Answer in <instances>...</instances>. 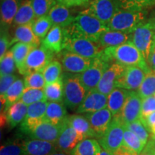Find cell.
Returning a JSON list of instances; mask_svg holds the SVG:
<instances>
[{"label":"cell","instance_id":"cell-1","mask_svg":"<svg viewBox=\"0 0 155 155\" xmlns=\"http://www.w3.org/2000/svg\"><path fill=\"white\" fill-rule=\"evenodd\" d=\"M98 55L108 63H116L125 67L139 66L147 72L151 71L142 54L132 41L116 47L104 48Z\"/></svg>","mask_w":155,"mask_h":155},{"label":"cell","instance_id":"cell-2","mask_svg":"<svg viewBox=\"0 0 155 155\" xmlns=\"http://www.w3.org/2000/svg\"><path fill=\"white\" fill-rule=\"evenodd\" d=\"M108 30L106 24L83 12L75 17L73 24L66 28L67 33L70 36L81 37L97 43L101 35Z\"/></svg>","mask_w":155,"mask_h":155},{"label":"cell","instance_id":"cell-3","mask_svg":"<svg viewBox=\"0 0 155 155\" xmlns=\"http://www.w3.org/2000/svg\"><path fill=\"white\" fill-rule=\"evenodd\" d=\"M144 22H146V13L144 10L120 9L107 26L110 30L132 33L136 28Z\"/></svg>","mask_w":155,"mask_h":155},{"label":"cell","instance_id":"cell-4","mask_svg":"<svg viewBox=\"0 0 155 155\" xmlns=\"http://www.w3.org/2000/svg\"><path fill=\"white\" fill-rule=\"evenodd\" d=\"M62 78L64 83V104L71 109L78 108L88 94L81 83L80 74L64 73Z\"/></svg>","mask_w":155,"mask_h":155},{"label":"cell","instance_id":"cell-5","mask_svg":"<svg viewBox=\"0 0 155 155\" xmlns=\"http://www.w3.org/2000/svg\"><path fill=\"white\" fill-rule=\"evenodd\" d=\"M131 41L141 52L147 63L155 47V19H149L136 28L132 32Z\"/></svg>","mask_w":155,"mask_h":155},{"label":"cell","instance_id":"cell-6","mask_svg":"<svg viewBox=\"0 0 155 155\" xmlns=\"http://www.w3.org/2000/svg\"><path fill=\"white\" fill-rule=\"evenodd\" d=\"M125 125L119 116H114L108 129L98 139L102 148L114 153L123 145Z\"/></svg>","mask_w":155,"mask_h":155},{"label":"cell","instance_id":"cell-7","mask_svg":"<svg viewBox=\"0 0 155 155\" xmlns=\"http://www.w3.org/2000/svg\"><path fill=\"white\" fill-rule=\"evenodd\" d=\"M65 50L82 57L94 59L99 55L104 49H102L97 42L81 37L70 36L67 33Z\"/></svg>","mask_w":155,"mask_h":155},{"label":"cell","instance_id":"cell-8","mask_svg":"<svg viewBox=\"0 0 155 155\" xmlns=\"http://www.w3.org/2000/svg\"><path fill=\"white\" fill-rule=\"evenodd\" d=\"M121 8L119 0H92L88 9L83 11L108 25L114 15Z\"/></svg>","mask_w":155,"mask_h":155},{"label":"cell","instance_id":"cell-9","mask_svg":"<svg viewBox=\"0 0 155 155\" xmlns=\"http://www.w3.org/2000/svg\"><path fill=\"white\" fill-rule=\"evenodd\" d=\"M110 65L111 64L102 59L99 55L93 59L91 65L80 74L81 83L87 91L97 88L104 72Z\"/></svg>","mask_w":155,"mask_h":155},{"label":"cell","instance_id":"cell-10","mask_svg":"<svg viewBox=\"0 0 155 155\" xmlns=\"http://www.w3.org/2000/svg\"><path fill=\"white\" fill-rule=\"evenodd\" d=\"M53 55V53L42 45L35 48L29 53L25 62V75L32 72H42L45 68L54 60Z\"/></svg>","mask_w":155,"mask_h":155},{"label":"cell","instance_id":"cell-11","mask_svg":"<svg viewBox=\"0 0 155 155\" xmlns=\"http://www.w3.org/2000/svg\"><path fill=\"white\" fill-rule=\"evenodd\" d=\"M86 138L83 134L71 127L66 120L62 125L61 133L55 144L60 151L71 153L75 147Z\"/></svg>","mask_w":155,"mask_h":155},{"label":"cell","instance_id":"cell-12","mask_svg":"<svg viewBox=\"0 0 155 155\" xmlns=\"http://www.w3.org/2000/svg\"><path fill=\"white\" fill-rule=\"evenodd\" d=\"M48 104V101H42L28 106L26 117L20 125L21 132L28 135L37 125L43 121Z\"/></svg>","mask_w":155,"mask_h":155},{"label":"cell","instance_id":"cell-13","mask_svg":"<svg viewBox=\"0 0 155 155\" xmlns=\"http://www.w3.org/2000/svg\"><path fill=\"white\" fill-rule=\"evenodd\" d=\"M60 56L64 71L68 73L81 74L91 65L93 59L86 58L64 50Z\"/></svg>","mask_w":155,"mask_h":155},{"label":"cell","instance_id":"cell-14","mask_svg":"<svg viewBox=\"0 0 155 155\" xmlns=\"http://www.w3.org/2000/svg\"><path fill=\"white\" fill-rule=\"evenodd\" d=\"M147 73L139 66H128L116 83V88L128 91L138 90Z\"/></svg>","mask_w":155,"mask_h":155},{"label":"cell","instance_id":"cell-15","mask_svg":"<svg viewBox=\"0 0 155 155\" xmlns=\"http://www.w3.org/2000/svg\"><path fill=\"white\" fill-rule=\"evenodd\" d=\"M126 68L121 64L111 63L104 72L96 90L106 96L109 95L116 88V83L124 73Z\"/></svg>","mask_w":155,"mask_h":155},{"label":"cell","instance_id":"cell-16","mask_svg":"<svg viewBox=\"0 0 155 155\" xmlns=\"http://www.w3.org/2000/svg\"><path fill=\"white\" fill-rule=\"evenodd\" d=\"M141 103L142 98L138 93L131 91L121 114L119 115L124 124L141 119Z\"/></svg>","mask_w":155,"mask_h":155},{"label":"cell","instance_id":"cell-17","mask_svg":"<svg viewBox=\"0 0 155 155\" xmlns=\"http://www.w3.org/2000/svg\"><path fill=\"white\" fill-rule=\"evenodd\" d=\"M66 41V28L53 25L47 35L42 39V45L52 53L59 54L65 50Z\"/></svg>","mask_w":155,"mask_h":155},{"label":"cell","instance_id":"cell-18","mask_svg":"<svg viewBox=\"0 0 155 155\" xmlns=\"http://www.w3.org/2000/svg\"><path fill=\"white\" fill-rule=\"evenodd\" d=\"M86 116L90 122L97 139H100L105 134L114 118L113 114L108 108H103L94 113L87 114Z\"/></svg>","mask_w":155,"mask_h":155},{"label":"cell","instance_id":"cell-19","mask_svg":"<svg viewBox=\"0 0 155 155\" xmlns=\"http://www.w3.org/2000/svg\"><path fill=\"white\" fill-rule=\"evenodd\" d=\"M108 96L94 89L87 94L82 104L77 108V113H94L107 108Z\"/></svg>","mask_w":155,"mask_h":155},{"label":"cell","instance_id":"cell-20","mask_svg":"<svg viewBox=\"0 0 155 155\" xmlns=\"http://www.w3.org/2000/svg\"><path fill=\"white\" fill-rule=\"evenodd\" d=\"M61 128L62 126L54 125L44 119L28 134V136L31 139L56 143L61 133Z\"/></svg>","mask_w":155,"mask_h":155},{"label":"cell","instance_id":"cell-21","mask_svg":"<svg viewBox=\"0 0 155 155\" xmlns=\"http://www.w3.org/2000/svg\"><path fill=\"white\" fill-rule=\"evenodd\" d=\"M23 148L25 155H50L59 150L55 143L35 139L23 141Z\"/></svg>","mask_w":155,"mask_h":155},{"label":"cell","instance_id":"cell-22","mask_svg":"<svg viewBox=\"0 0 155 155\" xmlns=\"http://www.w3.org/2000/svg\"><path fill=\"white\" fill-rule=\"evenodd\" d=\"M41 39L35 34L32 24L19 25L17 26L14 32V37L12 38L11 45H14L17 42H23L34 48H38L41 43Z\"/></svg>","mask_w":155,"mask_h":155},{"label":"cell","instance_id":"cell-23","mask_svg":"<svg viewBox=\"0 0 155 155\" xmlns=\"http://www.w3.org/2000/svg\"><path fill=\"white\" fill-rule=\"evenodd\" d=\"M48 16L52 21L53 25L68 28L74 22L75 17L71 14L68 7L61 3H56L48 13Z\"/></svg>","mask_w":155,"mask_h":155},{"label":"cell","instance_id":"cell-24","mask_svg":"<svg viewBox=\"0 0 155 155\" xmlns=\"http://www.w3.org/2000/svg\"><path fill=\"white\" fill-rule=\"evenodd\" d=\"M132 33L108 30L101 35L98 43L102 49L110 47H116L126 42L131 41Z\"/></svg>","mask_w":155,"mask_h":155},{"label":"cell","instance_id":"cell-25","mask_svg":"<svg viewBox=\"0 0 155 155\" xmlns=\"http://www.w3.org/2000/svg\"><path fill=\"white\" fill-rule=\"evenodd\" d=\"M25 88L24 81L17 79L4 96H1V111H7L12 105L20 101Z\"/></svg>","mask_w":155,"mask_h":155},{"label":"cell","instance_id":"cell-26","mask_svg":"<svg viewBox=\"0 0 155 155\" xmlns=\"http://www.w3.org/2000/svg\"><path fill=\"white\" fill-rule=\"evenodd\" d=\"M68 117L64 102H48L45 119L56 126H62Z\"/></svg>","mask_w":155,"mask_h":155},{"label":"cell","instance_id":"cell-27","mask_svg":"<svg viewBox=\"0 0 155 155\" xmlns=\"http://www.w3.org/2000/svg\"><path fill=\"white\" fill-rule=\"evenodd\" d=\"M130 91L124 88H116L108 95L107 108L114 116H119L121 114Z\"/></svg>","mask_w":155,"mask_h":155},{"label":"cell","instance_id":"cell-28","mask_svg":"<svg viewBox=\"0 0 155 155\" xmlns=\"http://www.w3.org/2000/svg\"><path fill=\"white\" fill-rule=\"evenodd\" d=\"M36 19L32 0H22L14 19L15 26L32 24Z\"/></svg>","mask_w":155,"mask_h":155},{"label":"cell","instance_id":"cell-29","mask_svg":"<svg viewBox=\"0 0 155 155\" xmlns=\"http://www.w3.org/2000/svg\"><path fill=\"white\" fill-rule=\"evenodd\" d=\"M28 106L20 101L12 105L6 112L7 124L11 129H13L22 121L26 117Z\"/></svg>","mask_w":155,"mask_h":155},{"label":"cell","instance_id":"cell-30","mask_svg":"<svg viewBox=\"0 0 155 155\" xmlns=\"http://www.w3.org/2000/svg\"><path fill=\"white\" fill-rule=\"evenodd\" d=\"M34 48L33 46L23 42H17L12 48L11 51L14 56L17 69L21 75H25V62L29 53Z\"/></svg>","mask_w":155,"mask_h":155},{"label":"cell","instance_id":"cell-31","mask_svg":"<svg viewBox=\"0 0 155 155\" xmlns=\"http://www.w3.org/2000/svg\"><path fill=\"white\" fill-rule=\"evenodd\" d=\"M19 7V0H1L2 27L13 24Z\"/></svg>","mask_w":155,"mask_h":155},{"label":"cell","instance_id":"cell-32","mask_svg":"<svg viewBox=\"0 0 155 155\" xmlns=\"http://www.w3.org/2000/svg\"><path fill=\"white\" fill-rule=\"evenodd\" d=\"M67 121L71 127L78 132L83 134L86 138H96L94 131L86 116L73 115L68 116Z\"/></svg>","mask_w":155,"mask_h":155},{"label":"cell","instance_id":"cell-33","mask_svg":"<svg viewBox=\"0 0 155 155\" xmlns=\"http://www.w3.org/2000/svg\"><path fill=\"white\" fill-rule=\"evenodd\" d=\"M98 140L86 138L82 140L71 152V155H98L101 150Z\"/></svg>","mask_w":155,"mask_h":155},{"label":"cell","instance_id":"cell-34","mask_svg":"<svg viewBox=\"0 0 155 155\" xmlns=\"http://www.w3.org/2000/svg\"><path fill=\"white\" fill-rule=\"evenodd\" d=\"M46 99L49 102H64L63 78L55 82L47 84L44 88Z\"/></svg>","mask_w":155,"mask_h":155},{"label":"cell","instance_id":"cell-35","mask_svg":"<svg viewBox=\"0 0 155 155\" xmlns=\"http://www.w3.org/2000/svg\"><path fill=\"white\" fill-rule=\"evenodd\" d=\"M63 65L58 60H53L42 71L46 85L54 83L62 78Z\"/></svg>","mask_w":155,"mask_h":155},{"label":"cell","instance_id":"cell-36","mask_svg":"<svg viewBox=\"0 0 155 155\" xmlns=\"http://www.w3.org/2000/svg\"><path fill=\"white\" fill-rule=\"evenodd\" d=\"M141 98L153 96L155 95V71L151 69L146 74L142 83L137 90Z\"/></svg>","mask_w":155,"mask_h":155},{"label":"cell","instance_id":"cell-37","mask_svg":"<svg viewBox=\"0 0 155 155\" xmlns=\"http://www.w3.org/2000/svg\"><path fill=\"white\" fill-rule=\"evenodd\" d=\"M145 145L146 144L134 133L125 127L123 146L136 152L137 154H139L141 151L144 150Z\"/></svg>","mask_w":155,"mask_h":155},{"label":"cell","instance_id":"cell-38","mask_svg":"<svg viewBox=\"0 0 155 155\" xmlns=\"http://www.w3.org/2000/svg\"><path fill=\"white\" fill-rule=\"evenodd\" d=\"M53 26V22L48 15L37 18L32 23V29L35 34L40 39H43L47 35Z\"/></svg>","mask_w":155,"mask_h":155},{"label":"cell","instance_id":"cell-39","mask_svg":"<svg viewBox=\"0 0 155 155\" xmlns=\"http://www.w3.org/2000/svg\"><path fill=\"white\" fill-rule=\"evenodd\" d=\"M42 101H47L44 89L29 88H25L20 99V101L24 103L27 106Z\"/></svg>","mask_w":155,"mask_h":155},{"label":"cell","instance_id":"cell-40","mask_svg":"<svg viewBox=\"0 0 155 155\" xmlns=\"http://www.w3.org/2000/svg\"><path fill=\"white\" fill-rule=\"evenodd\" d=\"M124 125L127 129L134 133L145 144H147L149 141V138H150V132L148 128L146 127V125L143 123L141 119Z\"/></svg>","mask_w":155,"mask_h":155},{"label":"cell","instance_id":"cell-41","mask_svg":"<svg viewBox=\"0 0 155 155\" xmlns=\"http://www.w3.org/2000/svg\"><path fill=\"white\" fill-rule=\"evenodd\" d=\"M25 88L44 89L46 86L44 75L42 72H32L25 75Z\"/></svg>","mask_w":155,"mask_h":155},{"label":"cell","instance_id":"cell-42","mask_svg":"<svg viewBox=\"0 0 155 155\" xmlns=\"http://www.w3.org/2000/svg\"><path fill=\"white\" fill-rule=\"evenodd\" d=\"M0 155H25L23 141L12 140L5 143L0 149Z\"/></svg>","mask_w":155,"mask_h":155},{"label":"cell","instance_id":"cell-43","mask_svg":"<svg viewBox=\"0 0 155 155\" xmlns=\"http://www.w3.org/2000/svg\"><path fill=\"white\" fill-rule=\"evenodd\" d=\"M16 68L17 65L12 52L9 50L2 58L0 59V76L13 74L16 71Z\"/></svg>","mask_w":155,"mask_h":155},{"label":"cell","instance_id":"cell-44","mask_svg":"<svg viewBox=\"0 0 155 155\" xmlns=\"http://www.w3.org/2000/svg\"><path fill=\"white\" fill-rule=\"evenodd\" d=\"M35 17H39L48 15L50 9L56 5V0H32Z\"/></svg>","mask_w":155,"mask_h":155},{"label":"cell","instance_id":"cell-45","mask_svg":"<svg viewBox=\"0 0 155 155\" xmlns=\"http://www.w3.org/2000/svg\"><path fill=\"white\" fill-rule=\"evenodd\" d=\"M121 9L130 10H144L155 4V0H119Z\"/></svg>","mask_w":155,"mask_h":155},{"label":"cell","instance_id":"cell-46","mask_svg":"<svg viewBox=\"0 0 155 155\" xmlns=\"http://www.w3.org/2000/svg\"><path fill=\"white\" fill-rule=\"evenodd\" d=\"M155 112L154 96L143 98L141 103V119Z\"/></svg>","mask_w":155,"mask_h":155},{"label":"cell","instance_id":"cell-47","mask_svg":"<svg viewBox=\"0 0 155 155\" xmlns=\"http://www.w3.org/2000/svg\"><path fill=\"white\" fill-rule=\"evenodd\" d=\"M17 79H18V78L14 74L2 75L0 77V95L4 96Z\"/></svg>","mask_w":155,"mask_h":155},{"label":"cell","instance_id":"cell-48","mask_svg":"<svg viewBox=\"0 0 155 155\" xmlns=\"http://www.w3.org/2000/svg\"><path fill=\"white\" fill-rule=\"evenodd\" d=\"M11 40L12 38H9L8 34L2 30L0 37V59L8 52V48L11 46Z\"/></svg>","mask_w":155,"mask_h":155},{"label":"cell","instance_id":"cell-49","mask_svg":"<svg viewBox=\"0 0 155 155\" xmlns=\"http://www.w3.org/2000/svg\"><path fill=\"white\" fill-rule=\"evenodd\" d=\"M141 120L148 128L149 131L152 136V139H155V112L150 114L147 117L142 118Z\"/></svg>","mask_w":155,"mask_h":155},{"label":"cell","instance_id":"cell-50","mask_svg":"<svg viewBox=\"0 0 155 155\" xmlns=\"http://www.w3.org/2000/svg\"><path fill=\"white\" fill-rule=\"evenodd\" d=\"M57 1L69 8V7L86 5L88 3L89 0H57Z\"/></svg>","mask_w":155,"mask_h":155},{"label":"cell","instance_id":"cell-51","mask_svg":"<svg viewBox=\"0 0 155 155\" xmlns=\"http://www.w3.org/2000/svg\"><path fill=\"white\" fill-rule=\"evenodd\" d=\"M139 155H155V139H151Z\"/></svg>","mask_w":155,"mask_h":155},{"label":"cell","instance_id":"cell-52","mask_svg":"<svg viewBox=\"0 0 155 155\" xmlns=\"http://www.w3.org/2000/svg\"><path fill=\"white\" fill-rule=\"evenodd\" d=\"M114 155H139L137 154V153L133 152L129 150V149L127 148L124 146H122L120 147V148L117 151H116L114 153Z\"/></svg>","mask_w":155,"mask_h":155},{"label":"cell","instance_id":"cell-53","mask_svg":"<svg viewBox=\"0 0 155 155\" xmlns=\"http://www.w3.org/2000/svg\"><path fill=\"white\" fill-rule=\"evenodd\" d=\"M149 67L152 70L155 71V47L152 50V53H151L150 57H149L148 61H147Z\"/></svg>","mask_w":155,"mask_h":155},{"label":"cell","instance_id":"cell-54","mask_svg":"<svg viewBox=\"0 0 155 155\" xmlns=\"http://www.w3.org/2000/svg\"><path fill=\"white\" fill-rule=\"evenodd\" d=\"M98 155H114V153L108 150H106L105 149L101 148V150Z\"/></svg>","mask_w":155,"mask_h":155},{"label":"cell","instance_id":"cell-55","mask_svg":"<svg viewBox=\"0 0 155 155\" xmlns=\"http://www.w3.org/2000/svg\"><path fill=\"white\" fill-rule=\"evenodd\" d=\"M50 155H71V154L68 152H63V151L58 150V151H57V152H54V153H53V154H51Z\"/></svg>","mask_w":155,"mask_h":155},{"label":"cell","instance_id":"cell-56","mask_svg":"<svg viewBox=\"0 0 155 155\" xmlns=\"http://www.w3.org/2000/svg\"><path fill=\"white\" fill-rule=\"evenodd\" d=\"M154 19H155V17H154Z\"/></svg>","mask_w":155,"mask_h":155},{"label":"cell","instance_id":"cell-57","mask_svg":"<svg viewBox=\"0 0 155 155\" xmlns=\"http://www.w3.org/2000/svg\"><path fill=\"white\" fill-rule=\"evenodd\" d=\"M154 97H155V95H154Z\"/></svg>","mask_w":155,"mask_h":155}]
</instances>
